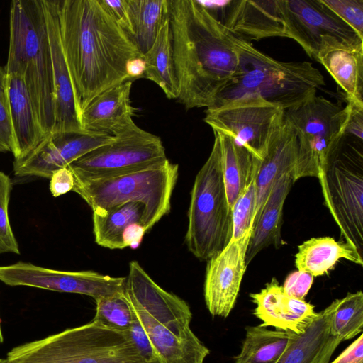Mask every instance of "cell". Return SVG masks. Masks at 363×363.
<instances>
[{"label": "cell", "instance_id": "6da1fadb", "mask_svg": "<svg viewBox=\"0 0 363 363\" xmlns=\"http://www.w3.org/2000/svg\"><path fill=\"white\" fill-rule=\"evenodd\" d=\"M57 2L60 40L80 117L99 94L129 80L128 62L143 56L101 0Z\"/></svg>", "mask_w": 363, "mask_h": 363}, {"label": "cell", "instance_id": "7a4b0ae2", "mask_svg": "<svg viewBox=\"0 0 363 363\" xmlns=\"http://www.w3.org/2000/svg\"><path fill=\"white\" fill-rule=\"evenodd\" d=\"M169 21L177 99L210 108L238 67L233 34L199 1L169 0Z\"/></svg>", "mask_w": 363, "mask_h": 363}, {"label": "cell", "instance_id": "3957f363", "mask_svg": "<svg viewBox=\"0 0 363 363\" xmlns=\"http://www.w3.org/2000/svg\"><path fill=\"white\" fill-rule=\"evenodd\" d=\"M124 294L162 363H203L210 350L190 327L188 303L160 286L135 260L129 263Z\"/></svg>", "mask_w": 363, "mask_h": 363}, {"label": "cell", "instance_id": "277c9868", "mask_svg": "<svg viewBox=\"0 0 363 363\" xmlns=\"http://www.w3.org/2000/svg\"><path fill=\"white\" fill-rule=\"evenodd\" d=\"M6 74L23 78L47 137L55 124L52 63L43 0H13L9 13Z\"/></svg>", "mask_w": 363, "mask_h": 363}, {"label": "cell", "instance_id": "5b68a950", "mask_svg": "<svg viewBox=\"0 0 363 363\" xmlns=\"http://www.w3.org/2000/svg\"><path fill=\"white\" fill-rule=\"evenodd\" d=\"M233 37L239 56L238 67L211 107L256 94L286 111L325 85L323 76L311 62L278 61L255 48L250 41L233 34Z\"/></svg>", "mask_w": 363, "mask_h": 363}, {"label": "cell", "instance_id": "8992f818", "mask_svg": "<svg viewBox=\"0 0 363 363\" xmlns=\"http://www.w3.org/2000/svg\"><path fill=\"white\" fill-rule=\"evenodd\" d=\"M4 363H144L125 333L95 320L11 349Z\"/></svg>", "mask_w": 363, "mask_h": 363}, {"label": "cell", "instance_id": "52a82bcc", "mask_svg": "<svg viewBox=\"0 0 363 363\" xmlns=\"http://www.w3.org/2000/svg\"><path fill=\"white\" fill-rule=\"evenodd\" d=\"M198 172L191 191L185 243L201 261L223 250L233 237L232 209L226 194L219 138Z\"/></svg>", "mask_w": 363, "mask_h": 363}, {"label": "cell", "instance_id": "ba28073f", "mask_svg": "<svg viewBox=\"0 0 363 363\" xmlns=\"http://www.w3.org/2000/svg\"><path fill=\"white\" fill-rule=\"evenodd\" d=\"M179 176V166L167 159L158 164L110 178L79 181L74 179L72 191L91 207L93 213L127 202L145 206L147 232L171 208V196Z\"/></svg>", "mask_w": 363, "mask_h": 363}, {"label": "cell", "instance_id": "9c48e42d", "mask_svg": "<svg viewBox=\"0 0 363 363\" xmlns=\"http://www.w3.org/2000/svg\"><path fill=\"white\" fill-rule=\"evenodd\" d=\"M350 111L348 104L342 107L316 94L285 111L284 118L297 136L294 182L304 177L320 176L341 144Z\"/></svg>", "mask_w": 363, "mask_h": 363}, {"label": "cell", "instance_id": "30bf717a", "mask_svg": "<svg viewBox=\"0 0 363 363\" xmlns=\"http://www.w3.org/2000/svg\"><path fill=\"white\" fill-rule=\"evenodd\" d=\"M319 179L324 203L344 240L363 252V156L362 150L341 152L340 147Z\"/></svg>", "mask_w": 363, "mask_h": 363}, {"label": "cell", "instance_id": "8fae6325", "mask_svg": "<svg viewBox=\"0 0 363 363\" xmlns=\"http://www.w3.org/2000/svg\"><path fill=\"white\" fill-rule=\"evenodd\" d=\"M167 160L162 140L135 123L114 140L69 166L76 180L113 177L141 170Z\"/></svg>", "mask_w": 363, "mask_h": 363}, {"label": "cell", "instance_id": "7c38bea8", "mask_svg": "<svg viewBox=\"0 0 363 363\" xmlns=\"http://www.w3.org/2000/svg\"><path fill=\"white\" fill-rule=\"evenodd\" d=\"M284 113L281 106L252 94L208 108L203 120L213 130L228 135L262 160Z\"/></svg>", "mask_w": 363, "mask_h": 363}, {"label": "cell", "instance_id": "4fadbf2b", "mask_svg": "<svg viewBox=\"0 0 363 363\" xmlns=\"http://www.w3.org/2000/svg\"><path fill=\"white\" fill-rule=\"evenodd\" d=\"M0 281L11 286H24L79 294L96 300L124 292L125 277L104 275L91 270H57L18 262L0 266Z\"/></svg>", "mask_w": 363, "mask_h": 363}, {"label": "cell", "instance_id": "5bb4252c", "mask_svg": "<svg viewBox=\"0 0 363 363\" xmlns=\"http://www.w3.org/2000/svg\"><path fill=\"white\" fill-rule=\"evenodd\" d=\"M286 37L295 40L310 56L316 60L325 36L350 43L363 39L330 11L321 0H281Z\"/></svg>", "mask_w": 363, "mask_h": 363}, {"label": "cell", "instance_id": "9a60e30c", "mask_svg": "<svg viewBox=\"0 0 363 363\" xmlns=\"http://www.w3.org/2000/svg\"><path fill=\"white\" fill-rule=\"evenodd\" d=\"M114 138L106 133L84 130L51 133L25 157L14 160V174L50 179L54 172Z\"/></svg>", "mask_w": 363, "mask_h": 363}, {"label": "cell", "instance_id": "2e32d148", "mask_svg": "<svg viewBox=\"0 0 363 363\" xmlns=\"http://www.w3.org/2000/svg\"><path fill=\"white\" fill-rule=\"evenodd\" d=\"M251 233L231 239L223 250L207 260L204 299L213 316L227 318L235 306L247 267Z\"/></svg>", "mask_w": 363, "mask_h": 363}, {"label": "cell", "instance_id": "e0dca14e", "mask_svg": "<svg viewBox=\"0 0 363 363\" xmlns=\"http://www.w3.org/2000/svg\"><path fill=\"white\" fill-rule=\"evenodd\" d=\"M43 1L51 52L55 90V124L52 133L83 130L60 40L58 2L57 0Z\"/></svg>", "mask_w": 363, "mask_h": 363}, {"label": "cell", "instance_id": "ac0fdd59", "mask_svg": "<svg viewBox=\"0 0 363 363\" xmlns=\"http://www.w3.org/2000/svg\"><path fill=\"white\" fill-rule=\"evenodd\" d=\"M250 297L255 305L253 314L262 322V327L272 326L299 335L318 315L313 305L286 295L275 278Z\"/></svg>", "mask_w": 363, "mask_h": 363}, {"label": "cell", "instance_id": "d6986e66", "mask_svg": "<svg viewBox=\"0 0 363 363\" xmlns=\"http://www.w3.org/2000/svg\"><path fill=\"white\" fill-rule=\"evenodd\" d=\"M223 24L230 33L247 41L286 37L281 0L229 1Z\"/></svg>", "mask_w": 363, "mask_h": 363}, {"label": "cell", "instance_id": "ffe728a7", "mask_svg": "<svg viewBox=\"0 0 363 363\" xmlns=\"http://www.w3.org/2000/svg\"><path fill=\"white\" fill-rule=\"evenodd\" d=\"M316 60L335 79L347 103L363 107V43L323 37Z\"/></svg>", "mask_w": 363, "mask_h": 363}, {"label": "cell", "instance_id": "44dd1931", "mask_svg": "<svg viewBox=\"0 0 363 363\" xmlns=\"http://www.w3.org/2000/svg\"><path fill=\"white\" fill-rule=\"evenodd\" d=\"M133 81L114 86L95 97L82 112L79 119L84 130L116 136L135 123V108L130 94Z\"/></svg>", "mask_w": 363, "mask_h": 363}, {"label": "cell", "instance_id": "7402d4cb", "mask_svg": "<svg viewBox=\"0 0 363 363\" xmlns=\"http://www.w3.org/2000/svg\"><path fill=\"white\" fill-rule=\"evenodd\" d=\"M297 151L296 131L284 118L281 125L272 137L267 152L260 162L255 179L256 208L254 224L274 183L284 174L294 172Z\"/></svg>", "mask_w": 363, "mask_h": 363}, {"label": "cell", "instance_id": "603a6c76", "mask_svg": "<svg viewBox=\"0 0 363 363\" xmlns=\"http://www.w3.org/2000/svg\"><path fill=\"white\" fill-rule=\"evenodd\" d=\"M6 103L13 128L14 160L25 157L46 138L34 110L23 78L6 74Z\"/></svg>", "mask_w": 363, "mask_h": 363}, {"label": "cell", "instance_id": "cb8c5ba5", "mask_svg": "<svg viewBox=\"0 0 363 363\" xmlns=\"http://www.w3.org/2000/svg\"><path fill=\"white\" fill-rule=\"evenodd\" d=\"M332 302L309 323L304 332L296 335L277 363H329L342 342L330 335L333 313Z\"/></svg>", "mask_w": 363, "mask_h": 363}, {"label": "cell", "instance_id": "d4e9b609", "mask_svg": "<svg viewBox=\"0 0 363 363\" xmlns=\"http://www.w3.org/2000/svg\"><path fill=\"white\" fill-rule=\"evenodd\" d=\"M294 183L293 172H288L281 176L272 188L252 228L246 253L247 266L261 250L270 245L279 247L282 243L284 205Z\"/></svg>", "mask_w": 363, "mask_h": 363}, {"label": "cell", "instance_id": "484cf974", "mask_svg": "<svg viewBox=\"0 0 363 363\" xmlns=\"http://www.w3.org/2000/svg\"><path fill=\"white\" fill-rule=\"evenodd\" d=\"M342 259L363 265L362 253L353 244L330 237L313 238L298 247L295 266L315 277L328 273Z\"/></svg>", "mask_w": 363, "mask_h": 363}, {"label": "cell", "instance_id": "4316f807", "mask_svg": "<svg viewBox=\"0 0 363 363\" xmlns=\"http://www.w3.org/2000/svg\"><path fill=\"white\" fill-rule=\"evenodd\" d=\"M213 133L219 138L223 180L228 203L232 208L257 177L261 160L228 135L216 130Z\"/></svg>", "mask_w": 363, "mask_h": 363}, {"label": "cell", "instance_id": "83f0119b", "mask_svg": "<svg viewBox=\"0 0 363 363\" xmlns=\"http://www.w3.org/2000/svg\"><path fill=\"white\" fill-rule=\"evenodd\" d=\"M127 35L143 56L169 18V0H128Z\"/></svg>", "mask_w": 363, "mask_h": 363}, {"label": "cell", "instance_id": "f1b7e54d", "mask_svg": "<svg viewBox=\"0 0 363 363\" xmlns=\"http://www.w3.org/2000/svg\"><path fill=\"white\" fill-rule=\"evenodd\" d=\"M92 220L95 242L111 250L125 248L122 238L130 225L141 223L147 232L146 208L141 202H127L93 213Z\"/></svg>", "mask_w": 363, "mask_h": 363}, {"label": "cell", "instance_id": "f546056e", "mask_svg": "<svg viewBox=\"0 0 363 363\" xmlns=\"http://www.w3.org/2000/svg\"><path fill=\"white\" fill-rule=\"evenodd\" d=\"M245 336L235 363H277L296 334L266 327L246 326Z\"/></svg>", "mask_w": 363, "mask_h": 363}, {"label": "cell", "instance_id": "4dcf8cb0", "mask_svg": "<svg viewBox=\"0 0 363 363\" xmlns=\"http://www.w3.org/2000/svg\"><path fill=\"white\" fill-rule=\"evenodd\" d=\"M143 57L145 62L143 78L158 85L168 99H177L178 88L169 21L162 27L152 46Z\"/></svg>", "mask_w": 363, "mask_h": 363}, {"label": "cell", "instance_id": "1f68e13d", "mask_svg": "<svg viewBox=\"0 0 363 363\" xmlns=\"http://www.w3.org/2000/svg\"><path fill=\"white\" fill-rule=\"evenodd\" d=\"M333 313L330 323V335L342 342L354 338L363 329V293H348L333 301Z\"/></svg>", "mask_w": 363, "mask_h": 363}, {"label": "cell", "instance_id": "d6a6232c", "mask_svg": "<svg viewBox=\"0 0 363 363\" xmlns=\"http://www.w3.org/2000/svg\"><path fill=\"white\" fill-rule=\"evenodd\" d=\"M93 320L110 328L125 333L131 326L133 313L124 292L95 300Z\"/></svg>", "mask_w": 363, "mask_h": 363}, {"label": "cell", "instance_id": "836d02e7", "mask_svg": "<svg viewBox=\"0 0 363 363\" xmlns=\"http://www.w3.org/2000/svg\"><path fill=\"white\" fill-rule=\"evenodd\" d=\"M256 177L250 182L232 206L233 237L238 239L252 232L256 208Z\"/></svg>", "mask_w": 363, "mask_h": 363}, {"label": "cell", "instance_id": "e575fe53", "mask_svg": "<svg viewBox=\"0 0 363 363\" xmlns=\"http://www.w3.org/2000/svg\"><path fill=\"white\" fill-rule=\"evenodd\" d=\"M12 189L11 179L0 172V253L20 254L9 219V203Z\"/></svg>", "mask_w": 363, "mask_h": 363}, {"label": "cell", "instance_id": "d590c367", "mask_svg": "<svg viewBox=\"0 0 363 363\" xmlns=\"http://www.w3.org/2000/svg\"><path fill=\"white\" fill-rule=\"evenodd\" d=\"M363 39V0H321Z\"/></svg>", "mask_w": 363, "mask_h": 363}, {"label": "cell", "instance_id": "8d00e7d4", "mask_svg": "<svg viewBox=\"0 0 363 363\" xmlns=\"http://www.w3.org/2000/svg\"><path fill=\"white\" fill-rule=\"evenodd\" d=\"M133 323L125 333L135 345L144 363H162L160 357L141 322L133 312Z\"/></svg>", "mask_w": 363, "mask_h": 363}, {"label": "cell", "instance_id": "74e56055", "mask_svg": "<svg viewBox=\"0 0 363 363\" xmlns=\"http://www.w3.org/2000/svg\"><path fill=\"white\" fill-rule=\"evenodd\" d=\"M314 277L303 271H294L286 278L282 286L289 296L303 299L308 294L313 283Z\"/></svg>", "mask_w": 363, "mask_h": 363}, {"label": "cell", "instance_id": "f35d334b", "mask_svg": "<svg viewBox=\"0 0 363 363\" xmlns=\"http://www.w3.org/2000/svg\"><path fill=\"white\" fill-rule=\"evenodd\" d=\"M13 133L7 104L0 99V153L13 152Z\"/></svg>", "mask_w": 363, "mask_h": 363}, {"label": "cell", "instance_id": "ab89813d", "mask_svg": "<svg viewBox=\"0 0 363 363\" xmlns=\"http://www.w3.org/2000/svg\"><path fill=\"white\" fill-rule=\"evenodd\" d=\"M74 184V175L68 167L54 172L50 178V191L54 197L72 191Z\"/></svg>", "mask_w": 363, "mask_h": 363}, {"label": "cell", "instance_id": "60d3db41", "mask_svg": "<svg viewBox=\"0 0 363 363\" xmlns=\"http://www.w3.org/2000/svg\"><path fill=\"white\" fill-rule=\"evenodd\" d=\"M101 1L109 14L127 33L129 27L128 0H101Z\"/></svg>", "mask_w": 363, "mask_h": 363}, {"label": "cell", "instance_id": "b9f144b4", "mask_svg": "<svg viewBox=\"0 0 363 363\" xmlns=\"http://www.w3.org/2000/svg\"><path fill=\"white\" fill-rule=\"evenodd\" d=\"M330 363H363V335L361 334Z\"/></svg>", "mask_w": 363, "mask_h": 363}, {"label": "cell", "instance_id": "7bdbcfd3", "mask_svg": "<svg viewBox=\"0 0 363 363\" xmlns=\"http://www.w3.org/2000/svg\"><path fill=\"white\" fill-rule=\"evenodd\" d=\"M347 104L350 105V111L345 135L346 134H350L362 141L363 130V107H359L350 103Z\"/></svg>", "mask_w": 363, "mask_h": 363}, {"label": "cell", "instance_id": "ee69618b", "mask_svg": "<svg viewBox=\"0 0 363 363\" xmlns=\"http://www.w3.org/2000/svg\"><path fill=\"white\" fill-rule=\"evenodd\" d=\"M146 233L145 227L143 224L134 223L130 225L125 231L122 238L124 247L138 248Z\"/></svg>", "mask_w": 363, "mask_h": 363}, {"label": "cell", "instance_id": "f6af8a7d", "mask_svg": "<svg viewBox=\"0 0 363 363\" xmlns=\"http://www.w3.org/2000/svg\"><path fill=\"white\" fill-rule=\"evenodd\" d=\"M145 72V62L143 57L130 60L126 65V73L129 80L143 78Z\"/></svg>", "mask_w": 363, "mask_h": 363}, {"label": "cell", "instance_id": "bcb514c9", "mask_svg": "<svg viewBox=\"0 0 363 363\" xmlns=\"http://www.w3.org/2000/svg\"><path fill=\"white\" fill-rule=\"evenodd\" d=\"M6 73L4 68L0 66V99L6 101Z\"/></svg>", "mask_w": 363, "mask_h": 363}, {"label": "cell", "instance_id": "7dc6e473", "mask_svg": "<svg viewBox=\"0 0 363 363\" xmlns=\"http://www.w3.org/2000/svg\"><path fill=\"white\" fill-rule=\"evenodd\" d=\"M4 341L3 334L1 331V320H0V344H1Z\"/></svg>", "mask_w": 363, "mask_h": 363}]
</instances>
